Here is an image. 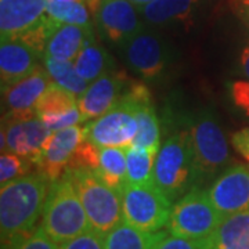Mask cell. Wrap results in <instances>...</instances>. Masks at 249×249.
I'll use <instances>...</instances> for the list:
<instances>
[{
  "label": "cell",
  "mask_w": 249,
  "mask_h": 249,
  "mask_svg": "<svg viewBox=\"0 0 249 249\" xmlns=\"http://www.w3.org/2000/svg\"><path fill=\"white\" fill-rule=\"evenodd\" d=\"M50 180L43 173H29L1 186L0 231L3 249H13L35 231L43 214Z\"/></svg>",
  "instance_id": "6da1fadb"
},
{
  "label": "cell",
  "mask_w": 249,
  "mask_h": 249,
  "mask_svg": "<svg viewBox=\"0 0 249 249\" xmlns=\"http://www.w3.org/2000/svg\"><path fill=\"white\" fill-rule=\"evenodd\" d=\"M154 183L172 202L199 183L188 130L172 134L160 145L155 160Z\"/></svg>",
  "instance_id": "7a4b0ae2"
},
{
  "label": "cell",
  "mask_w": 249,
  "mask_h": 249,
  "mask_svg": "<svg viewBox=\"0 0 249 249\" xmlns=\"http://www.w3.org/2000/svg\"><path fill=\"white\" fill-rule=\"evenodd\" d=\"M151 97L145 85L132 82L124 98L104 115L86 122L85 139L97 147L129 148L137 134V106L144 98Z\"/></svg>",
  "instance_id": "3957f363"
},
{
  "label": "cell",
  "mask_w": 249,
  "mask_h": 249,
  "mask_svg": "<svg viewBox=\"0 0 249 249\" xmlns=\"http://www.w3.org/2000/svg\"><path fill=\"white\" fill-rule=\"evenodd\" d=\"M42 227L57 244L90 230L86 211L67 173L50 183L42 214Z\"/></svg>",
  "instance_id": "277c9868"
},
{
  "label": "cell",
  "mask_w": 249,
  "mask_h": 249,
  "mask_svg": "<svg viewBox=\"0 0 249 249\" xmlns=\"http://www.w3.org/2000/svg\"><path fill=\"white\" fill-rule=\"evenodd\" d=\"M83 205L90 229L107 235L122 222V194L101 180L91 169H68L65 172Z\"/></svg>",
  "instance_id": "5b68a950"
},
{
  "label": "cell",
  "mask_w": 249,
  "mask_h": 249,
  "mask_svg": "<svg viewBox=\"0 0 249 249\" xmlns=\"http://www.w3.org/2000/svg\"><path fill=\"white\" fill-rule=\"evenodd\" d=\"M223 216L205 190L193 187L172 206L166 230L181 238L206 240L222 224Z\"/></svg>",
  "instance_id": "8992f818"
},
{
  "label": "cell",
  "mask_w": 249,
  "mask_h": 249,
  "mask_svg": "<svg viewBox=\"0 0 249 249\" xmlns=\"http://www.w3.org/2000/svg\"><path fill=\"white\" fill-rule=\"evenodd\" d=\"M172 206V201L155 183H127L122 190V219L137 230L160 231L169 222Z\"/></svg>",
  "instance_id": "52a82bcc"
},
{
  "label": "cell",
  "mask_w": 249,
  "mask_h": 249,
  "mask_svg": "<svg viewBox=\"0 0 249 249\" xmlns=\"http://www.w3.org/2000/svg\"><path fill=\"white\" fill-rule=\"evenodd\" d=\"M188 132L199 181L213 178L230 162L229 142L219 121L213 114L201 111L191 121Z\"/></svg>",
  "instance_id": "ba28073f"
},
{
  "label": "cell",
  "mask_w": 249,
  "mask_h": 249,
  "mask_svg": "<svg viewBox=\"0 0 249 249\" xmlns=\"http://www.w3.org/2000/svg\"><path fill=\"white\" fill-rule=\"evenodd\" d=\"M52 134L53 132L36 114L22 118L3 116L1 151L17 154L35 163Z\"/></svg>",
  "instance_id": "9c48e42d"
},
{
  "label": "cell",
  "mask_w": 249,
  "mask_h": 249,
  "mask_svg": "<svg viewBox=\"0 0 249 249\" xmlns=\"http://www.w3.org/2000/svg\"><path fill=\"white\" fill-rule=\"evenodd\" d=\"M93 17L98 34L114 45L124 46L144 29L139 9L129 0H100Z\"/></svg>",
  "instance_id": "30bf717a"
},
{
  "label": "cell",
  "mask_w": 249,
  "mask_h": 249,
  "mask_svg": "<svg viewBox=\"0 0 249 249\" xmlns=\"http://www.w3.org/2000/svg\"><path fill=\"white\" fill-rule=\"evenodd\" d=\"M130 85L132 80L127 79L126 73L115 68L90 82L89 88L78 98L83 124L104 115L115 107L127 93Z\"/></svg>",
  "instance_id": "8fae6325"
},
{
  "label": "cell",
  "mask_w": 249,
  "mask_h": 249,
  "mask_svg": "<svg viewBox=\"0 0 249 249\" xmlns=\"http://www.w3.org/2000/svg\"><path fill=\"white\" fill-rule=\"evenodd\" d=\"M122 47L127 65L142 79H157L166 70L169 50L155 34L142 29Z\"/></svg>",
  "instance_id": "7c38bea8"
},
{
  "label": "cell",
  "mask_w": 249,
  "mask_h": 249,
  "mask_svg": "<svg viewBox=\"0 0 249 249\" xmlns=\"http://www.w3.org/2000/svg\"><path fill=\"white\" fill-rule=\"evenodd\" d=\"M206 193L223 216L249 211V168L235 165L224 170Z\"/></svg>",
  "instance_id": "4fadbf2b"
},
{
  "label": "cell",
  "mask_w": 249,
  "mask_h": 249,
  "mask_svg": "<svg viewBox=\"0 0 249 249\" xmlns=\"http://www.w3.org/2000/svg\"><path fill=\"white\" fill-rule=\"evenodd\" d=\"M85 140V130L79 124L55 130L46 142L35 166L50 181L58 180L67 172L73 154Z\"/></svg>",
  "instance_id": "5bb4252c"
},
{
  "label": "cell",
  "mask_w": 249,
  "mask_h": 249,
  "mask_svg": "<svg viewBox=\"0 0 249 249\" xmlns=\"http://www.w3.org/2000/svg\"><path fill=\"white\" fill-rule=\"evenodd\" d=\"M53 79L43 67H37L32 73L19 79L13 85L1 88L3 97V116L22 118L35 115L36 103Z\"/></svg>",
  "instance_id": "9a60e30c"
},
{
  "label": "cell",
  "mask_w": 249,
  "mask_h": 249,
  "mask_svg": "<svg viewBox=\"0 0 249 249\" xmlns=\"http://www.w3.org/2000/svg\"><path fill=\"white\" fill-rule=\"evenodd\" d=\"M47 0H0V39H17L46 16Z\"/></svg>",
  "instance_id": "2e32d148"
},
{
  "label": "cell",
  "mask_w": 249,
  "mask_h": 249,
  "mask_svg": "<svg viewBox=\"0 0 249 249\" xmlns=\"http://www.w3.org/2000/svg\"><path fill=\"white\" fill-rule=\"evenodd\" d=\"M40 57L19 39L1 40L0 46V79L1 88L16 83L39 67Z\"/></svg>",
  "instance_id": "e0dca14e"
},
{
  "label": "cell",
  "mask_w": 249,
  "mask_h": 249,
  "mask_svg": "<svg viewBox=\"0 0 249 249\" xmlns=\"http://www.w3.org/2000/svg\"><path fill=\"white\" fill-rule=\"evenodd\" d=\"M96 39L93 25L60 24L50 36L43 58H55L62 61H73L82 49Z\"/></svg>",
  "instance_id": "ac0fdd59"
},
{
  "label": "cell",
  "mask_w": 249,
  "mask_h": 249,
  "mask_svg": "<svg viewBox=\"0 0 249 249\" xmlns=\"http://www.w3.org/2000/svg\"><path fill=\"white\" fill-rule=\"evenodd\" d=\"M204 245L205 249H249V211L226 216Z\"/></svg>",
  "instance_id": "d6986e66"
},
{
  "label": "cell",
  "mask_w": 249,
  "mask_h": 249,
  "mask_svg": "<svg viewBox=\"0 0 249 249\" xmlns=\"http://www.w3.org/2000/svg\"><path fill=\"white\" fill-rule=\"evenodd\" d=\"M199 0H154L139 9L142 17L152 25H166L186 19Z\"/></svg>",
  "instance_id": "ffe728a7"
},
{
  "label": "cell",
  "mask_w": 249,
  "mask_h": 249,
  "mask_svg": "<svg viewBox=\"0 0 249 249\" xmlns=\"http://www.w3.org/2000/svg\"><path fill=\"white\" fill-rule=\"evenodd\" d=\"M94 172L108 186L122 194L124 187L127 184L126 148H119V147L100 148L98 166Z\"/></svg>",
  "instance_id": "44dd1931"
},
{
  "label": "cell",
  "mask_w": 249,
  "mask_h": 249,
  "mask_svg": "<svg viewBox=\"0 0 249 249\" xmlns=\"http://www.w3.org/2000/svg\"><path fill=\"white\" fill-rule=\"evenodd\" d=\"M163 232L142 231L122 220L106 235V249H154Z\"/></svg>",
  "instance_id": "7402d4cb"
},
{
  "label": "cell",
  "mask_w": 249,
  "mask_h": 249,
  "mask_svg": "<svg viewBox=\"0 0 249 249\" xmlns=\"http://www.w3.org/2000/svg\"><path fill=\"white\" fill-rule=\"evenodd\" d=\"M73 65L80 76L85 78L88 82H93L101 75H104L106 72L115 68L112 57L108 54L104 47L97 45L96 39L90 40L82 49L78 57L73 60Z\"/></svg>",
  "instance_id": "603a6c76"
},
{
  "label": "cell",
  "mask_w": 249,
  "mask_h": 249,
  "mask_svg": "<svg viewBox=\"0 0 249 249\" xmlns=\"http://www.w3.org/2000/svg\"><path fill=\"white\" fill-rule=\"evenodd\" d=\"M137 134L132 145L142 147L152 151H160V119L154 108L151 97L144 98L137 106Z\"/></svg>",
  "instance_id": "cb8c5ba5"
},
{
  "label": "cell",
  "mask_w": 249,
  "mask_h": 249,
  "mask_svg": "<svg viewBox=\"0 0 249 249\" xmlns=\"http://www.w3.org/2000/svg\"><path fill=\"white\" fill-rule=\"evenodd\" d=\"M157 151L147 150L137 145L126 148L127 162V183L132 184H151L154 183V168Z\"/></svg>",
  "instance_id": "d4e9b609"
},
{
  "label": "cell",
  "mask_w": 249,
  "mask_h": 249,
  "mask_svg": "<svg viewBox=\"0 0 249 249\" xmlns=\"http://www.w3.org/2000/svg\"><path fill=\"white\" fill-rule=\"evenodd\" d=\"M46 14L58 24L71 25H91V10L85 1L71 0H47Z\"/></svg>",
  "instance_id": "484cf974"
},
{
  "label": "cell",
  "mask_w": 249,
  "mask_h": 249,
  "mask_svg": "<svg viewBox=\"0 0 249 249\" xmlns=\"http://www.w3.org/2000/svg\"><path fill=\"white\" fill-rule=\"evenodd\" d=\"M43 61L45 68L53 82L62 86L64 89L70 90L78 98L89 88L90 82L78 73L73 61H62L55 58H43Z\"/></svg>",
  "instance_id": "4316f807"
},
{
  "label": "cell",
  "mask_w": 249,
  "mask_h": 249,
  "mask_svg": "<svg viewBox=\"0 0 249 249\" xmlns=\"http://www.w3.org/2000/svg\"><path fill=\"white\" fill-rule=\"evenodd\" d=\"M78 107V97L70 90L64 89L62 86L52 82L50 86L36 103V115H58L68 112Z\"/></svg>",
  "instance_id": "83f0119b"
},
{
  "label": "cell",
  "mask_w": 249,
  "mask_h": 249,
  "mask_svg": "<svg viewBox=\"0 0 249 249\" xmlns=\"http://www.w3.org/2000/svg\"><path fill=\"white\" fill-rule=\"evenodd\" d=\"M58 25L60 24L57 21H54L53 18H50L46 14L45 17L36 24L35 27L28 29L27 32H24L17 39H19L21 42H24L25 45L29 46L40 58H43L47 42H49L50 36L53 35V32Z\"/></svg>",
  "instance_id": "f1b7e54d"
},
{
  "label": "cell",
  "mask_w": 249,
  "mask_h": 249,
  "mask_svg": "<svg viewBox=\"0 0 249 249\" xmlns=\"http://www.w3.org/2000/svg\"><path fill=\"white\" fill-rule=\"evenodd\" d=\"M35 163L31 160L19 157L13 152H1L0 157V184L4 186L13 180L24 178L31 173V168Z\"/></svg>",
  "instance_id": "f546056e"
},
{
  "label": "cell",
  "mask_w": 249,
  "mask_h": 249,
  "mask_svg": "<svg viewBox=\"0 0 249 249\" xmlns=\"http://www.w3.org/2000/svg\"><path fill=\"white\" fill-rule=\"evenodd\" d=\"M98 160H100V147L85 139L73 154V158L70 162L68 169L85 168V169L96 170L98 166Z\"/></svg>",
  "instance_id": "4dcf8cb0"
},
{
  "label": "cell",
  "mask_w": 249,
  "mask_h": 249,
  "mask_svg": "<svg viewBox=\"0 0 249 249\" xmlns=\"http://www.w3.org/2000/svg\"><path fill=\"white\" fill-rule=\"evenodd\" d=\"M58 249H106V237L90 229L75 238L58 244Z\"/></svg>",
  "instance_id": "1f68e13d"
},
{
  "label": "cell",
  "mask_w": 249,
  "mask_h": 249,
  "mask_svg": "<svg viewBox=\"0 0 249 249\" xmlns=\"http://www.w3.org/2000/svg\"><path fill=\"white\" fill-rule=\"evenodd\" d=\"M40 118L43 119V122L47 124V127L52 132L60 130V129H65V127H70V126H75V124H83L79 107L73 108V109L68 111V112H64V114H58V115H45L40 116Z\"/></svg>",
  "instance_id": "d6a6232c"
},
{
  "label": "cell",
  "mask_w": 249,
  "mask_h": 249,
  "mask_svg": "<svg viewBox=\"0 0 249 249\" xmlns=\"http://www.w3.org/2000/svg\"><path fill=\"white\" fill-rule=\"evenodd\" d=\"M154 249H205L204 240H188L170 234L168 230L163 232Z\"/></svg>",
  "instance_id": "836d02e7"
},
{
  "label": "cell",
  "mask_w": 249,
  "mask_h": 249,
  "mask_svg": "<svg viewBox=\"0 0 249 249\" xmlns=\"http://www.w3.org/2000/svg\"><path fill=\"white\" fill-rule=\"evenodd\" d=\"M13 249H58V244L54 242L47 235L45 229L40 226L28 238L21 241Z\"/></svg>",
  "instance_id": "e575fe53"
},
{
  "label": "cell",
  "mask_w": 249,
  "mask_h": 249,
  "mask_svg": "<svg viewBox=\"0 0 249 249\" xmlns=\"http://www.w3.org/2000/svg\"><path fill=\"white\" fill-rule=\"evenodd\" d=\"M230 96L235 107L249 116V80H235L230 83Z\"/></svg>",
  "instance_id": "d590c367"
},
{
  "label": "cell",
  "mask_w": 249,
  "mask_h": 249,
  "mask_svg": "<svg viewBox=\"0 0 249 249\" xmlns=\"http://www.w3.org/2000/svg\"><path fill=\"white\" fill-rule=\"evenodd\" d=\"M232 147L249 162V127L241 129L232 134Z\"/></svg>",
  "instance_id": "8d00e7d4"
},
{
  "label": "cell",
  "mask_w": 249,
  "mask_h": 249,
  "mask_svg": "<svg viewBox=\"0 0 249 249\" xmlns=\"http://www.w3.org/2000/svg\"><path fill=\"white\" fill-rule=\"evenodd\" d=\"M234 13L245 22L249 28V0H229Z\"/></svg>",
  "instance_id": "74e56055"
},
{
  "label": "cell",
  "mask_w": 249,
  "mask_h": 249,
  "mask_svg": "<svg viewBox=\"0 0 249 249\" xmlns=\"http://www.w3.org/2000/svg\"><path fill=\"white\" fill-rule=\"evenodd\" d=\"M240 67L241 72L247 76L249 79V43L245 47L244 50L241 52L240 55Z\"/></svg>",
  "instance_id": "f35d334b"
},
{
  "label": "cell",
  "mask_w": 249,
  "mask_h": 249,
  "mask_svg": "<svg viewBox=\"0 0 249 249\" xmlns=\"http://www.w3.org/2000/svg\"><path fill=\"white\" fill-rule=\"evenodd\" d=\"M129 1H130V3H133L137 9H142V7H144V6L150 4V3L154 1V0H129Z\"/></svg>",
  "instance_id": "ab89813d"
},
{
  "label": "cell",
  "mask_w": 249,
  "mask_h": 249,
  "mask_svg": "<svg viewBox=\"0 0 249 249\" xmlns=\"http://www.w3.org/2000/svg\"><path fill=\"white\" fill-rule=\"evenodd\" d=\"M71 1H85V3H86L88 0H71Z\"/></svg>",
  "instance_id": "60d3db41"
}]
</instances>
